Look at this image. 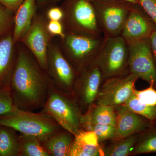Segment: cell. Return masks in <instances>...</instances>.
Returning a JSON list of instances; mask_svg holds the SVG:
<instances>
[{"label": "cell", "mask_w": 156, "mask_h": 156, "mask_svg": "<svg viewBox=\"0 0 156 156\" xmlns=\"http://www.w3.org/2000/svg\"><path fill=\"white\" fill-rule=\"evenodd\" d=\"M128 45L121 36L104 37L92 63L100 69L103 78L107 79L128 73Z\"/></svg>", "instance_id": "8992f818"}, {"label": "cell", "mask_w": 156, "mask_h": 156, "mask_svg": "<svg viewBox=\"0 0 156 156\" xmlns=\"http://www.w3.org/2000/svg\"><path fill=\"white\" fill-rule=\"evenodd\" d=\"M24 0H0V4L15 13Z\"/></svg>", "instance_id": "1f68e13d"}, {"label": "cell", "mask_w": 156, "mask_h": 156, "mask_svg": "<svg viewBox=\"0 0 156 156\" xmlns=\"http://www.w3.org/2000/svg\"><path fill=\"white\" fill-rule=\"evenodd\" d=\"M74 135L61 129L41 140L43 147L50 156H68Z\"/></svg>", "instance_id": "ac0fdd59"}, {"label": "cell", "mask_w": 156, "mask_h": 156, "mask_svg": "<svg viewBox=\"0 0 156 156\" xmlns=\"http://www.w3.org/2000/svg\"><path fill=\"white\" fill-rule=\"evenodd\" d=\"M115 109L117 122L114 140L143 133L150 128L154 122L135 113L125 105L117 107Z\"/></svg>", "instance_id": "5bb4252c"}, {"label": "cell", "mask_w": 156, "mask_h": 156, "mask_svg": "<svg viewBox=\"0 0 156 156\" xmlns=\"http://www.w3.org/2000/svg\"><path fill=\"white\" fill-rule=\"evenodd\" d=\"M156 26L140 5L134 4L129 12L120 36L127 45L149 38Z\"/></svg>", "instance_id": "4fadbf2b"}, {"label": "cell", "mask_w": 156, "mask_h": 156, "mask_svg": "<svg viewBox=\"0 0 156 156\" xmlns=\"http://www.w3.org/2000/svg\"><path fill=\"white\" fill-rule=\"evenodd\" d=\"M17 45L13 41V30L0 38V88L9 85L17 57Z\"/></svg>", "instance_id": "9a60e30c"}, {"label": "cell", "mask_w": 156, "mask_h": 156, "mask_svg": "<svg viewBox=\"0 0 156 156\" xmlns=\"http://www.w3.org/2000/svg\"><path fill=\"white\" fill-rule=\"evenodd\" d=\"M61 0H37V9L46 10L50 7L55 6V5Z\"/></svg>", "instance_id": "d6a6232c"}, {"label": "cell", "mask_w": 156, "mask_h": 156, "mask_svg": "<svg viewBox=\"0 0 156 156\" xmlns=\"http://www.w3.org/2000/svg\"><path fill=\"white\" fill-rule=\"evenodd\" d=\"M46 73L53 89L62 94L73 97L77 72L62 53L55 37L48 47Z\"/></svg>", "instance_id": "5b68a950"}, {"label": "cell", "mask_w": 156, "mask_h": 156, "mask_svg": "<svg viewBox=\"0 0 156 156\" xmlns=\"http://www.w3.org/2000/svg\"><path fill=\"white\" fill-rule=\"evenodd\" d=\"M15 13L0 4V38L13 30Z\"/></svg>", "instance_id": "484cf974"}, {"label": "cell", "mask_w": 156, "mask_h": 156, "mask_svg": "<svg viewBox=\"0 0 156 156\" xmlns=\"http://www.w3.org/2000/svg\"><path fill=\"white\" fill-rule=\"evenodd\" d=\"M104 39L102 35L65 32L64 37H58L57 41L62 53L77 72L93 61Z\"/></svg>", "instance_id": "277c9868"}, {"label": "cell", "mask_w": 156, "mask_h": 156, "mask_svg": "<svg viewBox=\"0 0 156 156\" xmlns=\"http://www.w3.org/2000/svg\"><path fill=\"white\" fill-rule=\"evenodd\" d=\"M140 5L156 26V0H138Z\"/></svg>", "instance_id": "f1b7e54d"}, {"label": "cell", "mask_w": 156, "mask_h": 156, "mask_svg": "<svg viewBox=\"0 0 156 156\" xmlns=\"http://www.w3.org/2000/svg\"><path fill=\"white\" fill-rule=\"evenodd\" d=\"M65 32L102 35L95 9L88 0H65L61 6Z\"/></svg>", "instance_id": "3957f363"}, {"label": "cell", "mask_w": 156, "mask_h": 156, "mask_svg": "<svg viewBox=\"0 0 156 156\" xmlns=\"http://www.w3.org/2000/svg\"><path fill=\"white\" fill-rule=\"evenodd\" d=\"M102 78L100 69L92 62L77 71L73 97L83 114L96 100Z\"/></svg>", "instance_id": "30bf717a"}, {"label": "cell", "mask_w": 156, "mask_h": 156, "mask_svg": "<svg viewBox=\"0 0 156 156\" xmlns=\"http://www.w3.org/2000/svg\"><path fill=\"white\" fill-rule=\"evenodd\" d=\"M45 15L48 20L61 21L64 14L61 7L53 6L50 7L45 12Z\"/></svg>", "instance_id": "4dcf8cb0"}, {"label": "cell", "mask_w": 156, "mask_h": 156, "mask_svg": "<svg viewBox=\"0 0 156 156\" xmlns=\"http://www.w3.org/2000/svg\"><path fill=\"white\" fill-rule=\"evenodd\" d=\"M41 112L53 118L62 128L73 135L82 129L83 113L74 98L57 92L52 87Z\"/></svg>", "instance_id": "52a82bcc"}, {"label": "cell", "mask_w": 156, "mask_h": 156, "mask_svg": "<svg viewBox=\"0 0 156 156\" xmlns=\"http://www.w3.org/2000/svg\"><path fill=\"white\" fill-rule=\"evenodd\" d=\"M140 134H132L127 137L115 140L114 142L102 149L104 156H128L134 149Z\"/></svg>", "instance_id": "7402d4cb"}, {"label": "cell", "mask_w": 156, "mask_h": 156, "mask_svg": "<svg viewBox=\"0 0 156 156\" xmlns=\"http://www.w3.org/2000/svg\"><path fill=\"white\" fill-rule=\"evenodd\" d=\"M151 50L156 66V29L153 32L149 37Z\"/></svg>", "instance_id": "836d02e7"}, {"label": "cell", "mask_w": 156, "mask_h": 156, "mask_svg": "<svg viewBox=\"0 0 156 156\" xmlns=\"http://www.w3.org/2000/svg\"><path fill=\"white\" fill-rule=\"evenodd\" d=\"M21 44L17 49L9 86L14 106L33 112L44 106L52 86L46 72Z\"/></svg>", "instance_id": "6da1fadb"}, {"label": "cell", "mask_w": 156, "mask_h": 156, "mask_svg": "<svg viewBox=\"0 0 156 156\" xmlns=\"http://www.w3.org/2000/svg\"><path fill=\"white\" fill-rule=\"evenodd\" d=\"M88 1L92 2V1H95V0H88ZM123 1H127V2H129L134 4H139L138 0H123Z\"/></svg>", "instance_id": "e575fe53"}, {"label": "cell", "mask_w": 156, "mask_h": 156, "mask_svg": "<svg viewBox=\"0 0 156 156\" xmlns=\"http://www.w3.org/2000/svg\"><path fill=\"white\" fill-rule=\"evenodd\" d=\"M14 106L10 86L0 88V115L11 112Z\"/></svg>", "instance_id": "4316f807"}, {"label": "cell", "mask_w": 156, "mask_h": 156, "mask_svg": "<svg viewBox=\"0 0 156 156\" xmlns=\"http://www.w3.org/2000/svg\"><path fill=\"white\" fill-rule=\"evenodd\" d=\"M134 93L142 103L149 106H156V89L154 86L150 85L149 87L142 90L134 89Z\"/></svg>", "instance_id": "83f0119b"}, {"label": "cell", "mask_w": 156, "mask_h": 156, "mask_svg": "<svg viewBox=\"0 0 156 156\" xmlns=\"http://www.w3.org/2000/svg\"><path fill=\"white\" fill-rule=\"evenodd\" d=\"M48 20L45 14L37 12L30 27L20 42L30 51L40 66L46 72L48 47L55 38L47 29Z\"/></svg>", "instance_id": "9c48e42d"}, {"label": "cell", "mask_w": 156, "mask_h": 156, "mask_svg": "<svg viewBox=\"0 0 156 156\" xmlns=\"http://www.w3.org/2000/svg\"><path fill=\"white\" fill-rule=\"evenodd\" d=\"M99 143L94 132L80 129L74 135L68 156H104Z\"/></svg>", "instance_id": "2e32d148"}, {"label": "cell", "mask_w": 156, "mask_h": 156, "mask_svg": "<svg viewBox=\"0 0 156 156\" xmlns=\"http://www.w3.org/2000/svg\"><path fill=\"white\" fill-rule=\"evenodd\" d=\"M13 128L0 126V156H18L19 135Z\"/></svg>", "instance_id": "ffe728a7"}, {"label": "cell", "mask_w": 156, "mask_h": 156, "mask_svg": "<svg viewBox=\"0 0 156 156\" xmlns=\"http://www.w3.org/2000/svg\"><path fill=\"white\" fill-rule=\"evenodd\" d=\"M116 112L114 107L93 104L82 115L81 123V125L85 123H93L116 126Z\"/></svg>", "instance_id": "d6986e66"}, {"label": "cell", "mask_w": 156, "mask_h": 156, "mask_svg": "<svg viewBox=\"0 0 156 156\" xmlns=\"http://www.w3.org/2000/svg\"><path fill=\"white\" fill-rule=\"evenodd\" d=\"M0 126L10 127L21 134L35 135L40 140L62 129L53 118L42 112L34 113L15 106L11 112L0 115Z\"/></svg>", "instance_id": "7a4b0ae2"}, {"label": "cell", "mask_w": 156, "mask_h": 156, "mask_svg": "<svg viewBox=\"0 0 156 156\" xmlns=\"http://www.w3.org/2000/svg\"><path fill=\"white\" fill-rule=\"evenodd\" d=\"M47 29L50 34L54 37H57L63 38L65 35L64 27L61 21L48 20Z\"/></svg>", "instance_id": "f546056e"}, {"label": "cell", "mask_w": 156, "mask_h": 156, "mask_svg": "<svg viewBox=\"0 0 156 156\" xmlns=\"http://www.w3.org/2000/svg\"><path fill=\"white\" fill-rule=\"evenodd\" d=\"M123 105L135 113L151 122L156 121V106H149L142 103L134 93Z\"/></svg>", "instance_id": "cb8c5ba5"}, {"label": "cell", "mask_w": 156, "mask_h": 156, "mask_svg": "<svg viewBox=\"0 0 156 156\" xmlns=\"http://www.w3.org/2000/svg\"><path fill=\"white\" fill-rule=\"evenodd\" d=\"M154 122L150 128L140 134L132 151L133 154L156 153V126H154Z\"/></svg>", "instance_id": "603a6c76"}, {"label": "cell", "mask_w": 156, "mask_h": 156, "mask_svg": "<svg viewBox=\"0 0 156 156\" xmlns=\"http://www.w3.org/2000/svg\"><path fill=\"white\" fill-rule=\"evenodd\" d=\"M138 79L130 73L107 78L99 89L97 104L115 108L123 105L134 93L135 83Z\"/></svg>", "instance_id": "8fae6325"}, {"label": "cell", "mask_w": 156, "mask_h": 156, "mask_svg": "<svg viewBox=\"0 0 156 156\" xmlns=\"http://www.w3.org/2000/svg\"><path fill=\"white\" fill-rule=\"evenodd\" d=\"M91 2L104 37L120 36L134 4L123 0H95Z\"/></svg>", "instance_id": "ba28073f"}, {"label": "cell", "mask_w": 156, "mask_h": 156, "mask_svg": "<svg viewBox=\"0 0 156 156\" xmlns=\"http://www.w3.org/2000/svg\"><path fill=\"white\" fill-rule=\"evenodd\" d=\"M128 46L129 73L156 88V66L149 38Z\"/></svg>", "instance_id": "7c38bea8"}, {"label": "cell", "mask_w": 156, "mask_h": 156, "mask_svg": "<svg viewBox=\"0 0 156 156\" xmlns=\"http://www.w3.org/2000/svg\"><path fill=\"white\" fill-rule=\"evenodd\" d=\"M81 129L93 131L97 135L99 142L113 139L116 133L115 126L97 123H85L81 125Z\"/></svg>", "instance_id": "d4e9b609"}, {"label": "cell", "mask_w": 156, "mask_h": 156, "mask_svg": "<svg viewBox=\"0 0 156 156\" xmlns=\"http://www.w3.org/2000/svg\"><path fill=\"white\" fill-rule=\"evenodd\" d=\"M18 156H50L38 136L20 133Z\"/></svg>", "instance_id": "44dd1931"}, {"label": "cell", "mask_w": 156, "mask_h": 156, "mask_svg": "<svg viewBox=\"0 0 156 156\" xmlns=\"http://www.w3.org/2000/svg\"><path fill=\"white\" fill-rule=\"evenodd\" d=\"M37 0H24L14 15L13 41L15 44L20 42L27 32L37 11Z\"/></svg>", "instance_id": "e0dca14e"}]
</instances>
